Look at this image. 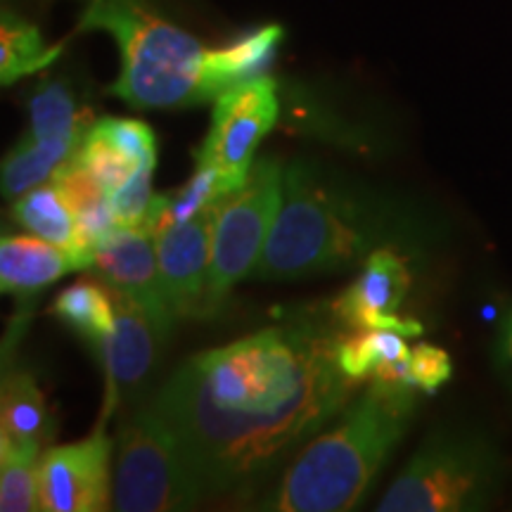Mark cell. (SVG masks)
Listing matches in <instances>:
<instances>
[{
  "label": "cell",
  "instance_id": "8fae6325",
  "mask_svg": "<svg viewBox=\"0 0 512 512\" xmlns=\"http://www.w3.org/2000/svg\"><path fill=\"white\" fill-rule=\"evenodd\" d=\"M93 268L107 285L133 299L150 316L159 335L169 337L176 316L166 299L157 242L140 228H117L95 247Z\"/></svg>",
  "mask_w": 512,
  "mask_h": 512
},
{
  "label": "cell",
  "instance_id": "d4e9b609",
  "mask_svg": "<svg viewBox=\"0 0 512 512\" xmlns=\"http://www.w3.org/2000/svg\"><path fill=\"white\" fill-rule=\"evenodd\" d=\"M93 126L107 138L114 140L121 150L133 155L138 162L157 166V138L155 131L143 121L121 119V117H105L93 121Z\"/></svg>",
  "mask_w": 512,
  "mask_h": 512
},
{
  "label": "cell",
  "instance_id": "ac0fdd59",
  "mask_svg": "<svg viewBox=\"0 0 512 512\" xmlns=\"http://www.w3.org/2000/svg\"><path fill=\"white\" fill-rule=\"evenodd\" d=\"M50 311L64 325L79 332L91 347L110 335L117 323L114 290L107 283H95V280H76L57 294Z\"/></svg>",
  "mask_w": 512,
  "mask_h": 512
},
{
  "label": "cell",
  "instance_id": "4316f807",
  "mask_svg": "<svg viewBox=\"0 0 512 512\" xmlns=\"http://www.w3.org/2000/svg\"><path fill=\"white\" fill-rule=\"evenodd\" d=\"M152 171L155 166H143L136 176L117 192H112L110 202L117 216L119 228H140L152 202Z\"/></svg>",
  "mask_w": 512,
  "mask_h": 512
},
{
  "label": "cell",
  "instance_id": "9c48e42d",
  "mask_svg": "<svg viewBox=\"0 0 512 512\" xmlns=\"http://www.w3.org/2000/svg\"><path fill=\"white\" fill-rule=\"evenodd\" d=\"M112 441L102 430L41 456V510L100 512L112 508Z\"/></svg>",
  "mask_w": 512,
  "mask_h": 512
},
{
  "label": "cell",
  "instance_id": "5bb4252c",
  "mask_svg": "<svg viewBox=\"0 0 512 512\" xmlns=\"http://www.w3.org/2000/svg\"><path fill=\"white\" fill-rule=\"evenodd\" d=\"M55 415L27 368L5 370L0 392V444L43 453L55 439Z\"/></svg>",
  "mask_w": 512,
  "mask_h": 512
},
{
  "label": "cell",
  "instance_id": "ba28073f",
  "mask_svg": "<svg viewBox=\"0 0 512 512\" xmlns=\"http://www.w3.org/2000/svg\"><path fill=\"white\" fill-rule=\"evenodd\" d=\"M278 88L271 76H254L223 91L214 100V114L197 166H209L221 176L223 190L235 192L247 181L254 152L278 121Z\"/></svg>",
  "mask_w": 512,
  "mask_h": 512
},
{
  "label": "cell",
  "instance_id": "7a4b0ae2",
  "mask_svg": "<svg viewBox=\"0 0 512 512\" xmlns=\"http://www.w3.org/2000/svg\"><path fill=\"white\" fill-rule=\"evenodd\" d=\"M403 216L387 197L311 159L285 166L283 204L254 275L304 280L339 273L375 249L399 247Z\"/></svg>",
  "mask_w": 512,
  "mask_h": 512
},
{
  "label": "cell",
  "instance_id": "d6986e66",
  "mask_svg": "<svg viewBox=\"0 0 512 512\" xmlns=\"http://www.w3.org/2000/svg\"><path fill=\"white\" fill-rule=\"evenodd\" d=\"M29 138L74 140L81 143L91 128L88 112L76 102L72 88L64 81H43L29 98Z\"/></svg>",
  "mask_w": 512,
  "mask_h": 512
},
{
  "label": "cell",
  "instance_id": "7402d4cb",
  "mask_svg": "<svg viewBox=\"0 0 512 512\" xmlns=\"http://www.w3.org/2000/svg\"><path fill=\"white\" fill-rule=\"evenodd\" d=\"M41 456L31 448L0 444V510H41Z\"/></svg>",
  "mask_w": 512,
  "mask_h": 512
},
{
  "label": "cell",
  "instance_id": "cb8c5ba5",
  "mask_svg": "<svg viewBox=\"0 0 512 512\" xmlns=\"http://www.w3.org/2000/svg\"><path fill=\"white\" fill-rule=\"evenodd\" d=\"M74 157L91 171V176L102 185V190H105L107 195H112V192H117L121 188V185L131 181L143 166H150L138 162V159L128 155L126 150H121L114 140L107 138L105 133H100L93 124L86 131V136L81 138L79 147L74 150Z\"/></svg>",
  "mask_w": 512,
  "mask_h": 512
},
{
  "label": "cell",
  "instance_id": "5b68a950",
  "mask_svg": "<svg viewBox=\"0 0 512 512\" xmlns=\"http://www.w3.org/2000/svg\"><path fill=\"white\" fill-rule=\"evenodd\" d=\"M498 479L501 463L489 441L467 432H437L422 441L375 510H482L494 498Z\"/></svg>",
  "mask_w": 512,
  "mask_h": 512
},
{
  "label": "cell",
  "instance_id": "9a60e30c",
  "mask_svg": "<svg viewBox=\"0 0 512 512\" xmlns=\"http://www.w3.org/2000/svg\"><path fill=\"white\" fill-rule=\"evenodd\" d=\"M69 271L72 256L41 238L5 235L0 242V290L5 294H36Z\"/></svg>",
  "mask_w": 512,
  "mask_h": 512
},
{
  "label": "cell",
  "instance_id": "30bf717a",
  "mask_svg": "<svg viewBox=\"0 0 512 512\" xmlns=\"http://www.w3.org/2000/svg\"><path fill=\"white\" fill-rule=\"evenodd\" d=\"M411 290V271L394 247L375 249L361 273L332 304L335 318L351 330H394L403 337L422 335V325L401 318L399 309Z\"/></svg>",
  "mask_w": 512,
  "mask_h": 512
},
{
  "label": "cell",
  "instance_id": "603a6c76",
  "mask_svg": "<svg viewBox=\"0 0 512 512\" xmlns=\"http://www.w3.org/2000/svg\"><path fill=\"white\" fill-rule=\"evenodd\" d=\"M411 347L406 337L394 330H358L356 335L342 337L337 349L339 368L354 382H363L375 375L384 363L401 361L408 356Z\"/></svg>",
  "mask_w": 512,
  "mask_h": 512
},
{
  "label": "cell",
  "instance_id": "2e32d148",
  "mask_svg": "<svg viewBox=\"0 0 512 512\" xmlns=\"http://www.w3.org/2000/svg\"><path fill=\"white\" fill-rule=\"evenodd\" d=\"M283 36L285 31L280 24H266V27L247 31L228 46L211 48L209 83L214 100L228 88L254 79V76H261L275 53H278Z\"/></svg>",
  "mask_w": 512,
  "mask_h": 512
},
{
  "label": "cell",
  "instance_id": "ffe728a7",
  "mask_svg": "<svg viewBox=\"0 0 512 512\" xmlns=\"http://www.w3.org/2000/svg\"><path fill=\"white\" fill-rule=\"evenodd\" d=\"M62 55V46H48L36 24L3 10L0 17V83L12 86L24 76L41 72Z\"/></svg>",
  "mask_w": 512,
  "mask_h": 512
},
{
  "label": "cell",
  "instance_id": "e0dca14e",
  "mask_svg": "<svg viewBox=\"0 0 512 512\" xmlns=\"http://www.w3.org/2000/svg\"><path fill=\"white\" fill-rule=\"evenodd\" d=\"M12 214L19 226L27 228L31 235L64 249L72 256L76 271H81L76 216L55 183L36 185L34 190L17 197Z\"/></svg>",
  "mask_w": 512,
  "mask_h": 512
},
{
  "label": "cell",
  "instance_id": "277c9868",
  "mask_svg": "<svg viewBox=\"0 0 512 512\" xmlns=\"http://www.w3.org/2000/svg\"><path fill=\"white\" fill-rule=\"evenodd\" d=\"M81 29L114 38L121 69L110 93L136 110H176L214 100L211 48L145 0H88Z\"/></svg>",
  "mask_w": 512,
  "mask_h": 512
},
{
  "label": "cell",
  "instance_id": "8992f818",
  "mask_svg": "<svg viewBox=\"0 0 512 512\" xmlns=\"http://www.w3.org/2000/svg\"><path fill=\"white\" fill-rule=\"evenodd\" d=\"M204 491L155 399L131 408L119 430L112 510L176 512L202 501Z\"/></svg>",
  "mask_w": 512,
  "mask_h": 512
},
{
  "label": "cell",
  "instance_id": "484cf974",
  "mask_svg": "<svg viewBox=\"0 0 512 512\" xmlns=\"http://www.w3.org/2000/svg\"><path fill=\"white\" fill-rule=\"evenodd\" d=\"M451 356L432 344H415L406 361V384L411 389L434 392L451 380Z\"/></svg>",
  "mask_w": 512,
  "mask_h": 512
},
{
  "label": "cell",
  "instance_id": "4fadbf2b",
  "mask_svg": "<svg viewBox=\"0 0 512 512\" xmlns=\"http://www.w3.org/2000/svg\"><path fill=\"white\" fill-rule=\"evenodd\" d=\"M114 306H117L114 330L93 349L100 354L112 399L121 396V399L138 401L155 373L159 344L164 337L159 335L150 316L126 294L114 290Z\"/></svg>",
  "mask_w": 512,
  "mask_h": 512
},
{
  "label": "cell",
  "instance_id": "52a82bcc",
  "mask_svg": "<svg viewBox=\"0 0 512 512\" xmlns=\"http://www.w3.org/2000/svg\"><path fill=\"white\" fill-rule=\"evenodd\" d=\"M283 185L285 166L280 159L264 157L254 162L247 181L223 200L211 240L202 313H214L228 292L256 271L283 204Z\"/></svg>",
  "mask_w": 512,
  "mask_h": 512
},
{
  "label": "cell",
  "instance_id": "3957f363",
  "mask_svg": "<svg viewBox=\"0 0 512 512\" xmlns=\"http://www.w3.org/2000/svg\"><path fill=\"white\" fill-rule=\"evenodd\" d=\"M413 389L373 380L287 465L259 510L347 512L363 503L413 418Z\"/></svg>",
  "mask_w": 512,
  "mask_h": 512
},
{
  "label": "cell",
  "instance_id": "44dd1931",
  "mask_svg": "<svg viewBox=\"0 0 512 512\" xmlns=\"http://www.w3.org/2000/svg\"><path fill=\"white\" fill-rule=\"evenodd\" d=\"M79 143L74 140H34L24 138L3 159V195L17 200L24 192L53 178L55 169L74 155Z\"/></svg>",
  "mask_w": 512,
  "mask_h": 512
},
{
  "label": "cell",
  "instance_id": "7c38bea8",
  "mask_svg": "<svg viewBox=\"0 0 512 512\" xmlns=\"http://www.w3.org/2000/svg\"><path fill=\"white\" fill-rule=\"evenodd\" d=\"M223 200L226 197L214 200L197 216L166 228L155 238L164 292L176 318L200 316L204 311L211 240Z\"/></svg>",
  "mask_w": 512,
  "mask_h": 512
},
{
  "label": "cell",
  "instance_id": "6da1fadb",
  "mask_svg": "<svg viewBox=\"0 0 512 512\" xmlns=\"http://www.w3.org/2000/svg\"><path fill=\"white\" fill-rule=\"evenodd\" d=\"M342 337L280 325L176 368L155 403L204 496L252 491L344 411L358 382L339 368Z\"/></svg>",
  "mask_w": 512,
  "mask_h": 512
},
{
  "label": "cell",
  "instance_id": "83f0119b",
  "mask_svg": "<svg viewBox=\"0 0 512 512\" xmlns=\"http://www.w3.org/2000/svg\"><path fill=\"white\" fill-rule=\"evenodd\" d=\"M498 356H501V366L505 373L512 377V311L505 318L501 337H498Z\"/></svg>",
  "mask_w": 512,
  "mask_h": 512
}]
</instances>
